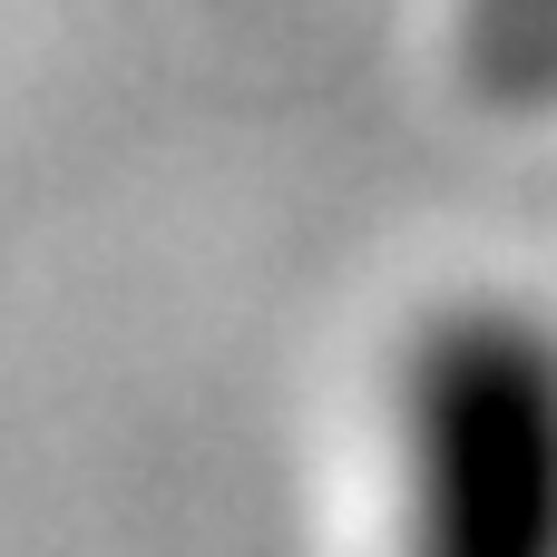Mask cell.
Masks as SVG:
<instances>
[{
    "label": "cell",
    "instance_id": "6da1fadb",
    "mask_svg": "<svg viewBox=\"0 0 557 557\" xmlns=\"http://www.w3.org/2000/svg\"><path fill=\"white\" fill-rule=\"evenodd\" d=\"M392 557H557V313L529 294L431 304L382 372Z\"/></svg>",
    "mask_w": 557,
    "mask_h": 557
}]
</instances>
